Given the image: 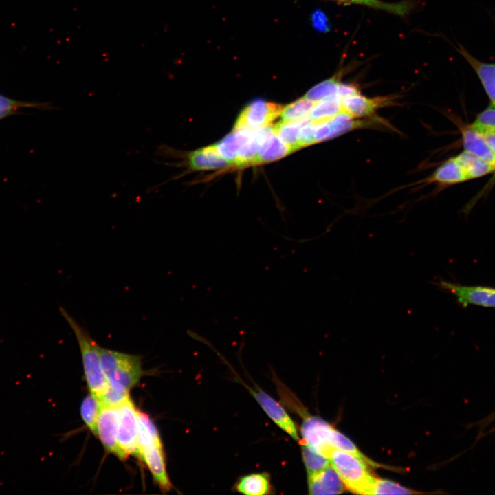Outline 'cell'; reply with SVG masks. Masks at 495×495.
<instances>
[{"label":"cell","mask_w":495,"mask_h":495,"mask_svg":"<svg viewBox=\"0 0 495 495\" xmlns=\"http://www.w3.org/2000/svg\"><path fill=\"white\" fill-rule=\"evenodd\" d=\"M59 310L78 343L89 391L99 398L109 386L101 365L100 346L67 310L63 307Z\"/></svg>","instance_id":"1"},{"label":"cell","mask_w":495,"mask_h":495,"mask_svg":"<svg viewBox=\"0 0 495 495\" xmlns=\"http://www.w3.org/2000/svg\"><path fill=\"white\" fill-rule=\"evenodd\" d=\"M100 360L109 384L120 391L129 393L143 375L138 355L100 347Z\"/></svg>","instance_id":"2"},{"label":"cell","mask_w":495,"mask_h":495,"mask_svg":"<svg viewBox=\"0 0 495 495\" xmlns=\"http://www.w3.org/2000/svg\"><path fill=\"white\" fill-rule=\"evenodd\" d=\"M328 459L345 487L360 494H370L375 479L368 471L367 463L344 451L333 449Z\"/></svg>","instance_id":"3"},{"label":"cell","mask_w":495,"mask_h":495,"mask_svg":"<svg viewBox=\"0 0 495 495\" xmlns=\"http://www.w3.org/2000/svg\"><path fill=\"white\" fill-rule=\"evenodd\" d=\"M119 413L118 444L126 457L140 458L138 441L139 421L138 409L130 397L117 406Z\"/></svg>","instance_id":"4"},{"label":"cell","mask_w":495,"mask_h":495,"mask_svg":"<svg viewBox=\"0 0 495 495\" xmlns=\"http://www.w3.org/2000/svg\"><path fill=\"white\" fill-rule=\"evenodd\" d=\"M440 289L453 294L463 308L469 305L495 308V288L485 285H463L439 280L434 283Z\"/></svg>","instance_id":"5"},{"label":"cell","mask_w":495,"mask_h":495,"mask_svg":"<svg viewBox=\"0 0 495 495\" xmlns=\"http://www.w3.org/2000/svg\"><path fill=\"white\" fill-rule=\"evenodd\" d=\"M283 107L280 104L256 99L246 105L237 117L233 131L243 128L258 129L269 126L278 116Z\"/></svg>","instance_id":"6"},{"label":"cell","mask_w":495,"mask_h":495,"mask_svg":"<svg viewBox=\"0 0 495 495\" xmlns=\"http://www.w3.org/2000/svg\"><path fill=\"white\" fill-rule=\"evenodd\" d=\"M118 408L102 406L97 422V436L107 452L124 460L126 457L118 444Z\"/></svg>","instance_id":"7"},{"label":"cell","mask_w":495,"mask_h":495,"mask_svg":"<svg viewBox=\"0 0 495 495\" xmlns=\"http://www.w3.org/2000/svg\"><path fill=\"white\" fill-rule=\"evenodd\" d=\"M139 448L140 458L147 465L155 482L162 490L169 491L172 485L166 472L162 441H153Z\"/></svg>","instance_id":"8"},{"label":"cell","mask_w":495,"mask_h":495,"mask_svg":"<svg viewBox=\"0 0 495 495\" xmlns=\"http://www.w3.org/2000/svg\"><path fill=\"white\" fill-rule=\"evenodd\" d=\"M270 418L296 441H300L296 427L283 406L262 390L246 386Z\"/></svg>","instance_id":"9"},{"label":"cell","mask_w":495,"mask_h":495,"mask_svg":"<svg viewBox=\"0 0 495 495\" xmlns=\"http://www.w3.org/2000/svg\"><path fill=\"white\" fill-rule=\"evenodd\" d=\"M315 123L316 143L338 137L365 125L364 122L354 119L344 112L327 120Z\"/></svg>","instance_id":"10"},{"label":"cell","mask_w":495,"mask_h":495,"mask_svg":"<svg viewBox=\"0 0 495 495\" xmlns=\"http://www.w3.org/2000/svg\"><path fill=\"white\" fill-rule=\"evenodd\" d=\"M391 100L390 97L367 98L358 93L342 99V111L354 119L361 118L372 116Z\"/></svg>","instance_id":"11"},{"label":"cell","mask_w":495,"mask_h":495,"mask_svg":"<svg viewBox=\"0 0 495 495\" xmlns=\"http://www.w3.org/2000/svg\"><path fill=\"white\" fill-rule=\"evenodd\" d=\"M344 486L340 476L331 465L321 471L308 474V487L310 494H338L343 492Z\"/></svg>","instance_id":"12"},{"label":"cell","mask_w":495,"mask_h":495,"mask_svg":"<svg viewBox=\"0 0 495 495\" xmlns=\"http://www.w3.org/2000/svg\"><path fill=\"white\" fill-rule=\"evenodd\" d=\"M186 165L190 170H205L222 168L232 164L223 157L214 144L188 153Z\"/></svg>","instance_id":"13"},{"label":"cell","mask_w":495,"mask_h":495,"mask_svg":"<svg viewBox=\"0 0 495 495\" xmlns=\"http://www.w3.org/2000/svg\"><path fill=\"white\" fill-rule=\"evenodd\" d=\"M456 50L474 70L492 106L495 107V64L478 59L461 44Z\"/></svg>","instance_id":"14"},{"label":"cell","mask_w":495,"mask_h":495,"mask_svg":"<svg viewBox=\"0 0 495 495\" xmlns=\"http://www.w3.org/2000/svg\"><path fill=\"white\" fill-rule=\"evenodd\" d=\"M274 131V126L254 129L250 139L239 151L234 164L241 167L253 164L263 142Z\"/></svg>","instance_id":"15"},{"label":"cell","mask_w":495,"mask_h":495,"mask_svg":"<svg viewBox=\"0 0 495 495\" xmlns=\"http://www.w3.org/2000/svg\"><path fill=\"white\" fill-rule=\"evenodd\" d=\"M253 131L247 128L234 130L214 146L223 157L234 164L239 151L250 139Z\"/></svg>","instance_id":"16"},{"label":"cell","mask_w":495,"mask_h":495,"mask_svg":"<svg viewBox=\"0 0 495 495\" xmlns=\"http://www.w3.org/2000/svg\"><path fill=\"white\" fill-rule=\"evenodd\" d=\"M465 151H468L495 168V156L483 135L471 126L461 130Z\"/></svg>","instance_id":"17"},{"label":"cell","mask_w":495,"mask_h":495,"mask_svg":"<svg viewBox=\"0 0 495 495\" xmlns=\"http://www.w3.org/2000/svg\"><path fill=\"white\" fill-rule=\"evenodd\" d=\"M293 152L274 131L262 144L253 164L279 160Z\"/></svg>","instance_id":"18"},{"label":"cell","mask_w":495,"mask_h":495,"mask_svg":"<svg viewBox=\"0 0 495 495\" xmlns=\"http://www.w3.org/2000/svg\"><path fill=\"white\" fill-rule=\"evenodd\" d=\"M341 3L358 5L370 8L380 10L384 12L404 16L410 14L415 8L413 2L404 0L396 3L385 2L382 0H331Z\"/></svg>","instance_id":"19"},{"label":"cell","mask_w":495,"mask_h":495,"mask_svg":"<svg viewBox=\"0 0 495 495\" xmlns=\"http://www.w3.org/2000/svg\"><path fill=\"white\" fill-rule=\"evenodd\" d=\"M468 179L464 170L455 159H450L441 165L434 173L427 179V182H436L441 184H453Z\"/></svg>","instance_id":"20"},{"label":"cell","mask_w":495,"mask_h":495,"mask_svg":"<svg viewBox=\"0 0 495 495\" xmlns=\"http://www.w3.org/2000/svg\"><path fill=\"white\" fill-rule=\"evenodd\" d=\"M454 159L461 166L468 179L484 176L495 170L492 164L466 151Z\"/></svg>","instance_id":"21"},{"label":"cell","mask_w":495,"mask_h":495,"mask_svg":"<svg viewBox=\"0 0 495 495\" xmlns=\"http://www.w3.org/2000/svg\"><path fill=\"white\" fill-rule=\"evenodd\" d=\"M311 121L309 116L295 121H280L274 126V130L281 140L294 151L300 148L299 135L301 128Z\"/></svg>","instance_id":"22"},{"label":"cell","mask_w":495,"mask_h":495,"mask_svg":"<svg viewBox=\"0 0 495 495\" xmlns=\"http://www.w3.org/2000/svg\"><path fill=\"white\" fill-rule=\"evenodd\" d=\"M342 72V71H340L331 78L318 83L309 89L303 97L311 101L318 102L338 95V87L341 82Z\"/></svg>","instance_id":"23"},{"label":"cell","mask_w":495,"mask_h":495,"mask_svg":"<svg viewBox=\"0 0 495 495\" xmlns=\"http://www.w3.org/2000/svg\"><path fill=\"white\" fill-rule=\"evenodd\" d=\"M341 100L338 94L316 102L309 117L313 122H320L338 115L342 112Z\"/></svg>","instance_id":"24"},{"label":"cell","mask_w":495,"mask_h":495,"mask_svg":"<svg viewBox=\"0 0 495 495\" xmlns=\"http://www.w3.org/2000/svg\"><path fill=\"white\" fill-rule=\"evenodd\" d=\"M238 492L248 495H263L270 491V481L265 474H251L242 477L236 485Z\"/></svg>","instance_id":"25"},{"label":"cell","mask_w":495,"mask_h":495,"mask_svg":"<svg viewBox=\"0 0 495 495\" xmlns=\"http://www.w3.org/2000/svg\"><path fill=\"white\" fill-rule=\"evenodd\" d=\"M102 408L100 399L90 393L82 401L80 415L89 430L97 436V422Z\"/></svg>","instance_id":"26"},{"label":"cell","mask_w":495,"mask_h":495,"mask_svg":"<svg viewBox=\"0 0 495 495\" xmlns=\"http://www.w3.org/2000/svg\"><path fill=\"white\" fill-rule=\"evenodd\" d=\"M22 108H36L41 110L54 109L48 102H32L16 100L0 94V120L17 113Z\"/></svg>","instance_id":"27"},{"label":"cell","mask_w":495,"mask_h":495,"mask_svg":"<svg viewBox=\"0 0 495 495\" xmlns=\"http://www.w3.org/2000/svg\"><path fill=\"white\" fill-rule=\"evenodd\" d=\"M316 103L304 97L298 99L283 108L281 121H295L307 117Z\"/></svg>","instance_id":"28"},{"label":"cell","mask_w":495,"mask_h":495,"mask_svg":"<svg viewBox=\"0 0 495 495\" xmlns=\"http://www.w3.org/2000/svg\"><path fill=\"white\" fill-rule=\"evenodd\" d=\"M330 444L333 448L350 453L364 461L369 465H376L374 462L371 461L369 459L363 455L349 438L335 429L332 431L330 439Z\"/></svg>","instance_id":"29"},{"label":"cell","mask_w":495,"mask_h":495,"mask_svg":"<svg viewBox=\"0 0 495 495\" xmlns=\"http://www.w3.org/2000/svg\"><path fill=\"white\" fill-rule=\"evenodd\" d=\"M301 446L303 461L308 474L318 472L331 465L330 461L327 457L311 450L306 446Z\"/></svg>","instance_id":"30"},{"label":"cell","mask_w":495,"mask_h":495,"mask_svg":"<svg viewBox=\"0 0 495 495\" xmlns=\"http://www.w3.org/2000/svg\"><path fill=\"white\" fill-rule=\"evenodd\" d=\"M419 492L406 488L393 481L375 478L370 494H412Z\"/></svg>","instance_id":"31"},{"label":"cell","mask_w":495,"mask_h":495,"mask_svg":"<svg viewBox=\"0 0 495 495\" xmlns=\"http://www.w3.org/2000/svg\"><path fill=\"white\" fill-rule=\"evenodd\" d=\"M471 126L481 134L495 133V107L481 112Z\"/></svg>","instance_id":"32"},{"label":"cell","mask_w":495,"mask_h":495,"mask_svg":"<svg viewBox=\"0 0 495 495\" xmlns=\"http://www.w3.org/2000/svg\"><path fill=\"white\" fill-rule=\"evenodd\" d=\"M129 397V393L120 391L109 385L99 399L102 406L117 407Z\"/></svg>","instance_id":"33"},{"label":"cell","mask_w":495,"mask_h":495,"mask_svg":"<svg viewBox=\"0 0 495 495\" xmlns=\"http://www.w3.org/2000/svg\"><path fill=\"white\" fill-rule=\"evenodd\" d=\"M316 123L311 121L305 124L300 129L299 135V146H307L315 144Z\"/></svg>","instance_id":"34"},{"label":"cell","mask_w":495,"mask_h":495,"mask_svg":"<svg viewBox=\"0 0 495 495\" xmlns=\"http://www.w3.org/2000/svg\"><path fill=\"white\" fill-rule=\"evenodd\" d=\"M360 93L358 87L353 84L340 82L338 89V94L341 99Z\"/></svg>","instance_id":"35"},{"label":"cell","mask_w":495,"mask_h":495,"mask_svg":"<svg viewBox=\"0 0 495 495\" xmlns=\"http://www.w3.org/2000/svg\"><path fill=\"white\" fill-rule=\"evenodd\" d=\"M481 135L495 156V133H485Z\"/></svg>","instance_id":"36"}]
</instances>
